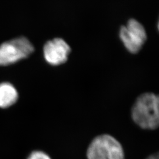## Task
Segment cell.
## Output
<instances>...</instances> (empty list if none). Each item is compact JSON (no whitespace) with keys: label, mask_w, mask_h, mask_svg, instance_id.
<instances>
[{"label":"cell","mask_w":159,"mask_h":159,"mask_svg":"<svg viewBox=\"0 0 159 159\" xmlns=\"http://www.w3.org/2000/svg\"><path fill=\"white\" fill-rule=\"evenodd\" d=\"M18 94L17 90L8 83L0 84V107L7 108L17 101Z\"/></svg>","instance_id":"8992f818"},{"label":"cell","mask_w":159,"mask_h":159,"mask_svg":"<svg viewBox=\"0 0 159 159\" xmlns=\"http://www.w3.org/2000/svg\"><path fill=\"white\" fill-rule=\"evenodd\" d=\"M125 152L119 142L109 134L95 137L87 151L88 159H125Z\"/></svg>","instance_id":"7a4b0ae2"},{"label":"cell","mask_w":159,"mask_h":159,"mask_svg":"<svg viewBox=\"0 0 159 159\" xmlns=\"http://www.w3.org/2000/svg\"><path fill=\"white\" fill-rule=\"evenodd\" d=\"M34 47L28 39L19 37L0 45V66H7L29 56Z\"/></svg>","instance_id":"3957f363"},{"label":"cell","mask_w":159,"mask_h":159,"mask_svg":"<svg viewBox=\"0 0 159 159\" xmlns=\"http://www.w3.org/2000/svg\"><path fill=\"white\" fill-rule=\"evenodd\" d=\"M28 159H51L46 153L41 151H34L30 154Z\"/></svg>","instance_id":"52a82bcc"},{"label":"cell","mask_w":159,"mask_h":159,"mask_svg":"<svg viewBox=\"0 0 159 159\" xmlns=\"http://www.w3.org/2000/svg\"><path fill=\"white\" fill-rule=\"evenodd\" d=\"M70 52V46L61 39L50 40L44 47L45 60L52 66H58L66 62Z\"/></svg>","instance_id":"5b68a950"},{"label":"cell","mask_w":159,"mask_h":159,"mask_svg":"<svg viewBox=\"0 0 159 159\" xmlns=\"http://www.w3.org/2000/svg\"><path fill=\"white\" fill-rule=\"evenodd\" d=\"M146 159H159V154H158V153L156 154H153L149 156Z\"/></svg>","instance_id":"ba28073f"},{"label":"cell","mask_w":159,"mask_h":159,"mask_svg":"<svg viewBox=\"0 0 159 159\" xmlns=\"http://www.w3.org/2000/svg\"><path fill=\"white\" fill-rule=\"evenodd\" d=\"M131 117L137 125L143 129H157L159 125L158 96L152 93L140 95L131 108Z\"/></svg>","instance_id":"6da1fadb"},{"label":"cell","mask_w":159,"mask_h":159,"mask_svg":"<svg viewBox=\"0 0 159 159\" xmlns=\"http://www.w3.org/2000/svg\"><path fill=\"white\" fill-rule=\"evenodd\" d=\"M120 37L125 48L131 53H137L144 44L147 35L142 25L131 19L120 31Z\"/></svg>","instance_id":"277c9868"}]
</instances>
